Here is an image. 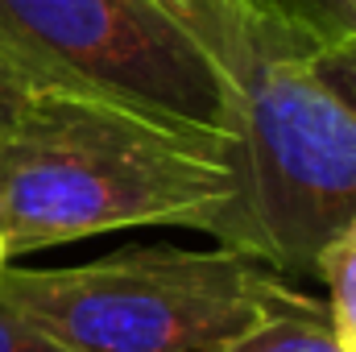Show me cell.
Here are the masks:
<instances>
[{"instance_id":"2","label":"cell","mask_w":356,"mask_h":352,"mask_svg":"<svg viewBox=\"0 0 356 352\" xmlns=\"http://www.w3.org/2000/svg\"><path fill=\"white\" fill-rule=\"evenodd\" d=\"M232 186L224 145L38 88L0 137V241L13 257L149 224L199 232Z\"/></svg>"},{"instance_id":"8","label":"cell","mask_w":356,"mask_h":352,"mask_svg":"<svg viewBox=\"0 0 356 352\" xmlns=\"http://www.w3.org/2000/svg\"><path fill=\"white\" fill-rule=\"evenodd\" d=\"M327 38H356V0H290Z\"/></svg>"},{"instance_id":"10","label":"cell","mask_w":356,"mask_h":352,"mask_svg":"<svg viewBox=\"0 0 356 352\" xmlns=\"http://www.w3.org/2000/svg\"><path fill=\"white\" fill-rule=\"evenodd\" d=\"M327 71L356 88V38H336L327 46Z\"/></svg>"},{"instance_id":"11","label":"cell","mask_w":356,"mask_h":352,"mask_svg":"<svg viewBox=\"0 0 356 352\" xmlns=\"http://www.w3.org/2000/svg\"><path fill=\"white\" fill-rule=\"evenodd\" d=\"M332 79H336V75H332ZM336 83H340V91H344V95L356 104V88H353V83H344V79H336Z\"/></svg>"},{"instance_id":"3","label":"cell","mask_w":356,"mask_h":352,"mask_svg":"<svg viewBox=\"0 0 356 352\" xmlns=\"http://www.w3.org/2000/svg\"><path fill=\"white\" fill-rule=\"evenodd\" d=\"M0 294L71 352H224L302 290L232 249L129 245L88 265H4Z\"/></svg>"},{"instance_id":"9","label":"cell","mask_w":356,"mask_h":352,"mask_svg":"<svg viewBox=\"0 0 356 352\" xmlns=\"http://www.w3.org/2000/svg\"><path fill=\"white\" fill-rule=\"evenodd\" d=\"M38 91V83H29L4 54H0V137L21 120V112H25V104H29V95Z\"/></svg>"},{"instance_id":"5","label":"cell","mask_w":356,"mask_h":352,"mask_svg":"<svg viewBox=\"0 0 356 352\" xmlns=\"http://www.w3.org/2000/svg\"><path fill=\"white\" fill-rule=\"evenodd\" d=\"M224 352H344V344L336 340L327 307L311 294H298L294 303L269 311L257 328H249Z\"/></svg>"},{"instance_id":"4","label":"cell","mask_w":356,"mask_h":352,"mask_svg":"<svg viewBox=\"0 0 356 352\" xmlns=\"http://www.w3.org/2000/svg\"><path fill=\"white\" fill-rule=\"evenodd\" d=\"M0 54L38 88L232 145V88L166 0H0Z\"/></svg>"},{"instance_id":"7","label":"cell","mask_w":356,"mask_h":352,"mask_svg":"<svg viewBox=\"0 0 356 352\" xmlns=\"http://www.w3.org/2000/svg\"><path fill=\"white\" fill-rule=\"evenodd\" d=\"M0 352H71V349L0 294Z\"/></svg>"},{"instance_id":"12","label":"cell","mask_w":356,"mask_h":352,"mask_svg":"<svg viewBox=\"0 0 356 352\" xmlns=\"http://www.w3.org/2000/svg\"><path fill=\"white\" fill-rule=\"evenodd\" d=\"M8 265V249H4V241H0V269Z\"/></svg>"},{"instance_id":"1","label":"cell","mask_w":356,"mask_h":352,"mask_svg":"<svg viewBox=\"0 0 356 352\" xmlns=\"http://www.w3.org/2000/svg\"><path fill=\"white\" fill-rule=\"evenodd\" d=\"M232 88V195L199 224L273 273H315L356 211V104L290 0H166Z\"/></svg>"},{"instance_id":"6","label":"cell","mask_w":356,"mask_h":352,"mask_svg":"<svg viewBox=\"0 0 356 352\" xmlns=\"http://www.w3.org/2000/svg\"><path fill=\"white\" fill-rule=\"evenodd\" d=\"M315 273L327 286V319L336 328V340L344 344V352H356V211L348 216V224L323 245Z\"/></svg>"}]
</instances>
